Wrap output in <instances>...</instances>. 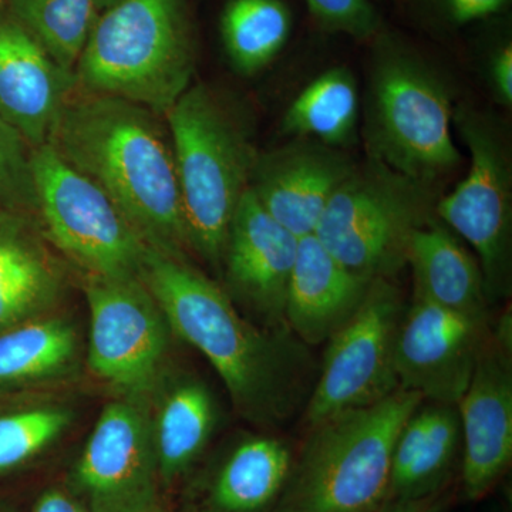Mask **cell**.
<instances>
[{
  "instance_id": "6da1fadb",
  "label": "cell",
  "mask_w": 512,
  "mask_h": 512,
  "mask_svg": "<svg viewBox=\"0 0 512 512\" xmlns=\"http://www.w3.org/2000/svg\"><path fill=\"white\" fill-rule=\"evenodd\" d=\"M141 281L175 338L214 367L242 419L274 433L306 406L315 383L312 357L291 330L245 318L218 282L185 259L148 248Z\"/></svg>"
},
{
  "instance_id": "7a4b0ae2",
  "label": "cell",
  "mask_w": 512,
  "mask_h": 512,
  "mask_svg": "<svg viewBox=\"0 0 512 512\" xmlns=\"http://www.w3.org/2000/svg\"><path fill=\"white\" fill-rule=\"evenodd\" d=\"M161 119L140 104L76 87L49 144L106 191L148 248L190 261L173 144Z\"/></svg>"
},
{
  "instance_id": "3957f363",
  "label": "cell",
  "mask_w": 512,
  "mask_h": 512,
  "mask_svg": "<svg viewBox=\"0 0 512 512\" xmlns=\"http://www.w3.org/2000/svg\"><path fill=\"white\" fill-rule=\"evenodd\" d=\"M370 43L366 156L416 180L440 184L463 158L451 131L456 109L450 82L403 37L382 29Z\"/></svg>"
},
{
  "instance_id": "277c9868",
  "label": "cell",
  "mask_w": 512,
  "mask_h": 512,
  "mask_svg": "<svg viewBox=\"0 0 512 512\" xmlns=\"http://www.w3.org/2000/svg\"><path fill=\"white\" fill-rule=\"evenodd\" d=\"M164 119L192 255L220 274L229 225L259 154L251 127L231 100L205 83L191 84Z\"/></svg>"
},
{
  "instance_id": "5b68a950",
  "label": "cell",
  "mask_w": 512,
  "mask_h": 512,
  "mask_svg": "<svg viewBox=\"0 0 512 512\" xmlns=\"http://www.w3.org/2000/svg\"><path fill=\"white\" fill-rule=\"evenodd\" d=\"M197 45L188 0H121L100 13L74 77L77 89L165 117L192 84Z\"/></svg>"
},
{
  "instance_id": "8992f818",
  "label": "cell",
  "mask_w": 512,
  "mask_h": 512,
  "mask_svg": "<svg viewBox=\"0 0 512 512\" xmlns=\"http://www.w3.org/2000/svg\"><path fill=\"white\" fill-rule=\"evenodd\" d=\"M423 402L399 387L306 429L275 512H379L389 495L394 443Z\"/></svg>"
},
{
  "instance_id": "52a82bcc",
  "label": "cell",
  "mask_w": 512,
  "mask_h": 512,
  "mask_svg": "<svg viewBox=\"0 0 512 512\" xmlns=\"http://www.w3.org/2000/svg\"><path fill=\"white\" fill-rule=\"evenodd\" d=\"M441 195L439 184L366 156L333 194L315 235L350 271L394 279L406 266L414 232L437 220Z\"/></svg>"
},
{
  "instance_id": "ba28073f",
  "label": "cell",
  "mask_w": 512,
  "mask_h": 512,
  "mask_svg": "<svg viewBox=\"0 0 512 512\" xmlns=\"http://www.w3.org/2000/svg\"><path fill=\"white\" fill-rule=\"evenodd\" d=\"M36 222L82 276L141 279L147 245L106 191L52 144L33 150Z\"/></svg>"
},
{
  "instance_id": "9c48e42d",
  "label": "cell",
  "mask_w": 512,
  "mask_h": 512,
  "mask_svg": "<svg viewBox=\"0 0 512 512\" xmlns=\"http://www.w3.org/2000/svg\"><path fill=\"white\" fill-rule=\"evenodd\" d=\"M456 126L470 154L466 177L437 202V218L473 249L488 302L512 288V158L507 127L494 114L457 107Z\"/></svg>"
},
{
  "instance_id": "30bf717a",
  "label": "cell",
  "mask_w": 512,
  "mask_h": 512,
  "mask_svg": "<svg viewBox=\"0 0 512 512\" xmlns=\"http://www.w3.org/2000/svg\"><path fill=\"white\" fill-rule=\"evenodd\" d=\"M89 308L87 369L116 396L148 397L171 367L175 338L141 279L83 276Z\"/></svg>"
},
{
  "instance_id": "8fae6325",
  "label": "cell",
  "mask_w": 512,
  "mask_h": 512,
  "mask_svg": "<svg viewBox=\"0 0 512 512\" xmlns=\"http://www.w3.org/2000/svg\"><path fill=\"white\" fill-rule=\"evenodd\" d=\"M407 303L393 278L373 279L365 301L328 340L305 406V429L399 389L396 342Z\"/></svg>"
},
{
  "instance_id": "7c38bea8",
  "label": "cell",
  "mask_w": 512,
  "mask_h": 512,
  "mask_svg": "<svg viewBox=\"0 0 512 512\" xmlns=\"http://www.w3.org/2000/svg\"><path fill=\"white\" fill-rule=\"evenodd\" d=\"M67 487L89 512H138L157 503L148 397L116 396L104 406Z\"/></svg>"
},
{
  "instance_id": "4fadbf2b",
  "label": "cell",
  "mask_w": 512,
  "mask_h": 512,
  "mask_svg": "<svg viewBox=\"0 0 512 512\" xmlns=\"http://www.w3.org/2000/svg\"><path fill=\"white\" fill-rule=\"evenodd\" d=\"M461 429V483L470 501L481 500L512 460V320L491 325L466 392L457 403Z\"/></svg>"
},
{
  "instance_id": "5bb4252c",
  "label": "cell",
  "mask_w": 512,
  "mask_h": 512,
  "mask_svg": "<svg viewBox=\"0 0 512 512\" xmlns=\"http://www.w3.org/2000/svg\"><path fill=\"white\" fill-rule=\"evenodd\" d=\"M490 318L464 315L413 296L396 342L399 387L426 402L456 404L490 335Z\"/></svg>"
},
{
  "instance_id": "9a60e30c",
  "label": "cell",
  "mask_w": 512,
  "mask_h": 512,
  "mask_svg": "<svg viewBox=\"0 0 512 512\" xmlns=\"http://www.w3.org/2000/svg\"><path fill=\"white\" fill-rule=\"evenodd\" d=\"M298 244L299 238L272 218L248 188L229 225L221 286L239 311L264 328L288 329L286 296Z\"/></svg>"
},
{
  "instance_id": "2e32d148",
  "label": "cell",
  "mask_w": 512,
  "mask_h": 512,
  "mask_svg": "<svg viewBox=\"0 0 512 512\" xmlns=\"http://www.w3.org/2000/svg\"><path fill=\"white\" fill-rule=\"evenodd\" d=\"M355 165L342 148L292 138L258 154L249 190L282 227L303 238L315 234L323 211Z\"/></svg>"
},
{
  "instance_id": "e0dca14e",
  "label": "cell",
  "mask_w": 512,
  "mask_h": 512,
  "mask_svg": "<svg viewBox=\"0 0 512 512\" xmlns=\"http://www.w3.org/2000/svg\"><path fill=\"white\" fill-rule=\"evenodd\" d=\"M76 87L74 73L59 66L0 0V119L33 148L45 146Z\"/></svg>"
},
{
  "instance_id": "ac0fdd59",
  "label": "cell",
  "mask_w": 512,
  "mask_h": 512,
  "mask_svg": "<svg viewBox=\"0 0 512 512\" xmlns=\"http://www.w3.org/2000/svg\"><path fill=\"white\" fill-rule=\"evenodd\" d=\"M296 447L271 431L241 434L195 478L190 512H275Z\"/></svg>"
},
{
  "instance_id": "d6986e66",
  "label": "cell",
  "mask_w": 512,
  "mask_h": 512,
  "mask_svg": "<svg viewBox=\"0 0 512 512\" xmlns=\"http://www.w3.org/2000/svg\"><path fill=\"white\" fill-rule=\"evenodd\" d=\"M372 282L346 268L315 234L299 238L286 296V326L308 348L328 342L365 301Z\"/></svg>"
},
{
  "instance_id": "ffe728a7",
  "label": "cell",
  "mask_w": 512,
  "mask_h": 512,
  "mask_svg": "<svg viewBox=\"0 0 512 512\" xmlns=\"http://www.w3.org/2000/svg\"><path fill=\"white\" fill-rule=\"evenodd\" d=\"M160 485L194 471L220 424L217 397L201 377L171 366L148 396Z\"/></svg>"
},
{
  "instance_id": "44dd1931",
  "label": "cell",
  "mask_w": 512,
  "mask_h": 512,
  "mask_svg": "<svg viewBox=\"0 0 512 512\" xmlns=\"http://www.w3.org/2000/svg\"><path fill=\"white\" fill-rule=\"evenodd\" d=\"M67 284L63 258L35 218L0 210V330L60 309Z\"/></svg>"
},
{
  "instance_id": "7402d4cb",
  "label": "cell",
  "mask_w": 512,
  "mask_h": 512,
  "mask_svg": "<svg viewBox=\"0 0 512 512\" xmlns=\"http://www.w3.org/2000/svg\"><path fill=\"white\" fill-rule=\"evenodd\" d=\"M460 456L456 404L424 400L394 443L387 503H426L447 483Z\"/></svg>"
},
{
  "instance_id": "603a6c76",
  "label": "cell",
  "mask_w": 512,
  "mask_h": 512,
  "mask_svg": "<svg viewBox=\"0 0 512 512\" xmlns=\"http://www.w3.org/2000/svg\"><path fill=\"white\" fill-rule=\"evenodd\" d=\"M80 363L79 330L60 309L0 330V396L55 386L76 375Z\"/></svg>"
},
{
  "instance_id": "cb8c5ba5",
  "label": "cell",
  "mask_w": 512,
  "mask_h": 512,
  "mask_svg": "<svg viewBox=\"0 0 512 512\" xmlns=\"http://www.w3.org/2000/svg\"><path fill=\"white\" fill-rule=\"evenodd\" d=\"M413 296L476 318H490L483 272L476 255L437 218L417 229L407 248Z\"/></svg>"
},
{
  "instance_id": "d4e9b609",
  "label": "cell",
  "mask_w": 512,
  "mask_h": 512,
  "mask_svg": "<svg viewBox=\"0 0 512 512\" xmlns=\"http://www.w3.org/2000/svg\"><path fill=\"white\" fill-rule=\"evenodd\" d=\"M360 99L356 76L348 67L326 70L312 80L285 111L282 131L345 150L356 140Z\"/></svg>"
},
{
  "instance_id": "484cf974",
  "label": "cell",
  "mask_w": 512,
  "mask_h": 512,
  "mask_svg": "<svg viewBox=\"0 0 512 512\" xmlns=\"http://www.w3.org/2000/svg\"><path fill=\"white\" fill-rule=\"evenodd\" d=\"M284 0H228L221 15V40L235 72L254 76L269 66L292 33Z\"/></svg>"
},
{
  "instance_id": "4316f807",
  "label": "cell",
  "mask_w": 512,
  "mask_h": 512,
  "mask_svg": "<svg viewBox=\"0 0 512 512\" xmlns=\"http://www.w3.org/2000/svg\"><path fill=\"white\" fill-rule=\"evenodd\" d=\"M25 394L0 396V477L28 466L55 446L73 426L67 403Z\"/></svg>"
},
{
  "instance_id": "83f0119b",
  "label": "cell",
  "mask_w": 512,
  "mask_h": 512,
  "mask_svg": "<svg viewBox=\"0 0 512 512\" xmlns=\"http://www.w3.org/2000/svg\"><path fill=\"white\" fill-rule=\"evenodd\" d=\"M50 57L74 73L99 19L94 0H2Z\"/></svg>"
},
{
  "instance_id": "f1b7e54d",
  "label": "cell",
  "mask_w": 512,
  "mask_h": 512,
  "mask_svg": "<svg viewBox=\"0 0 512 512\" xmlns=\"http://www.w3.org/2000/svg\"><path fill=\"white\" fill-rule=\"evenodd\" d=\"M33 150L15 127L0 119V210L36 220Z\"/></svg>"
},
{
  "instance_id": "f546056e",
  "label": "cell",
  "mask_w": 512,
  "mask_h": 512,
  "mask_svg": "<svg viewBox=\"0 0 512 512\" xmlns=\"http://www.w3.org/2000/svg\"><path fill=\"white\" fill-rule=\"evenodd\" d=\"M320 29L370 42L383 29L382 16L372 0H306Z\"/></svg>"
},
{
  "instance_id": "4dcf8cb0",
  "label": "cell",
  "mask_w": 512,
  "mask_h": 512,
  "mask_svg": "<svg viewBox=\"0 0 512 512\" xmlns=\"http://www.w3.org/2000/svg\"><path fill=\"white\" fill-rule=\"evenodd\" d=\"M426 3L434 18L447 28L458 29L498 15L510 0H426Z\"/></svg>"
},
{
  "instance_id": "1f68e13d",
  "label": "cell",
  "mask_w": 512,
  "mask_h": 512,
  "mask_svg": "<svg viewBox=\"0 0 512 512\" xmlns=\"http://www.w3.org/2000/svg\"><path fill=\"white\" fill-rule=\"evenodd\" d=\"M488 79L491 89L500 103L510 107L512 104V45L505 42L488 60Z\"/></svg>"
},
{
  "instance_id": "d6a6232c",
  "label": "cell",
  "mask_w": 512,
  "mask_h": 512,
  "mask_svg": "<svg viewBox=\"0 0 512 512\" xmlns=\"http://www.w3.org/2000/svg\"><path fill=\"white\" fill-rule=\"evenodd\" d=\"M30 512H89L83 501L64 487H50L37 498Z\"/></svg>"
},
{
  "instance_id": "836d02e7",
  "label": "cell",
  "mask_w": 512,
  "mask_h": 512,
  "mask_svg": "<svg viewBox=\"0 0 512 512\" xmlns=\"http://www.w3.org/2000/svg\"><path fill=\"white\" fill-rule=\"evenodd\" d=\"M426 503H396L390 501L380 508L379 512H427Z\"/></svg>"
},
{
  "instance_id": "e575fe53",
  "label": "cell",
  "mask_w": 512,
  "mask_h": 512,
  "mask_svg": "<svg viewBox=\"0 0 512 512\" xmlns=\"http://www.w3.org/2000/svg\"><path fill=\"white\" fill-rule=\"evenodd\" d=\"M0 512H22L18 505L13 501L6 500V498H0Z\"/></svg>"
},
{
  "instance_id": "d590c367",
  "label": "cell",
  "mask_w": 512,
  "mask_h": 512,
  "mask_svg": "<svg viewBox=\"0 0 512 512\" xmlns=\"http://www.w3.org/2000/svg\"><path fill=\"white\" fill-rule=\"evenodd\" d=\"M119 2H121V0H94V3H96L97 9H99L100 13Z\"/></svg>"
},
{
  "instance_id": "8d00e7d4",
  "label": "cell",
  "mask_w": 512,
  "mask_h": 512,
  "mask_svg": "<svg viewBox=\"0 0 512 512\" xmlns=\"http://www.w3.org/2000/svg\"><path fill=\"white\" fill-rule=\"evenodd\" d=\"M138 512H165L163 507L160 505V501H157L156 504L150 505V507L144 508V510Z\"/></svg>"
}]
</instances>
